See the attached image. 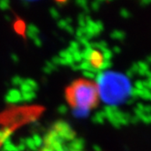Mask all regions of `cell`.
Masks as SVG:
<instances>
[{
  "label": "cell",
  "mask_w": 151,
  "mask_h": 151,
  "mask_svg": "<svg viewBox=\"0 0 151 151\" xmlns=\"http://www.w3.org/2000/svg\"><path fill=\"white\" fill-rule=\"evenodd\" d=\"M96 84L99 99L107 106L117 107V106L127 103L131 99L133 90L131 79L123 73L116 71L101 72L98 75Z\"/></svg>",
  "instance_id": "6da1fadb"
},
{
  "label": "cell",
  "mask_w": 151,
  "mask_h": 151,
  "mask_svg": "<svg viewBox=\"0 0 151 151\" xmlns=\"http://www.w3.org/2000/svg\"><path fill=\"white\" fill-rule=\"evenodd\" d=\"M65 98L71 109L81 116L88 115L99 99L96 82L85 78L71 82L65 90Z\"/></svg>",
  "instance_id": "7a4b0ae2"
},
{
  "label": "cell",
  "mask_w": 151,
  "mask_h": 151,
  "mask_svg": "<svg viewBox=\"0 0 151 151\" xmlns=\"http://www.w3.org/2000/svg\"><path fill=\"white\" fill-rule=\"evenodd\" d=\"M73 139L68 128H56L48 136L42 151H84V146L79 142L77 146H70Z\"/></svg>",
  "instance_id": "3957f363"
},
{
  "label": "cell",
  "mask_w": 151,
  "mask_h": 151,
  "mask_svg": "<svg viewBox=\"0 0 151 151\" xmlns=\"http://www.w3.org/2000/svg\"><path fill=\"white\" fill-rule=\"evenodd\" d=\"M137 64V67H138V71L137 74H138L140 76H144V75H146V72L149 70V65L147 62L139 61Z\"/></svg>",
  "instance_id": "277c9868"
},
{
  "label": "cell",
  "mask_w": 151,
  "mask_h": 151,
  "mask_svg": "<svg viewBox=\"0 0 151 151\" xmlns=\"http://www.w3.org/2000/svg\"><path fill=\"white\" fill-rule=\"evenodd\" d=\"M137 118L139 119V121H142L143 123H145L147 125L151 124V114L147 115V114L143 113L142 115H140Z\"/></svg>",
  "instance_id": "5b68a950"
},
{
  "label": "cell",
  "mask_w": 151,
  "mask_h": 151,
  "mask_svg": "<svg viewBox=\"0 0 151 151\" xmlns=\"http://www.w3.org/2000/svg\"><path fill=\"white\" fill-rule=\"evenodd\" d=\"M112 37L116 38V39H119V40H123L126 37V34L123 31H114L112 33Z\"/></svg>",
  "instance_id": "8992f818"
},
{
  "label": "cell",
  "mask_w": 151,
  "mask_h": 151,
  "mask_svg": "<svg viewBox=\"0 0 151 151\" xmlns=\"http://www.w3.org/2000/svg\"><path fill=\"white\" fill-rule=\"evenodd\" d=\"M120 15H121L124 18H128V17H131L130 12H129L128 10L126 9V8H123V9L120 10Z\"/></svg>",
  "instance_id": "52a82bcc"
},
{
  "label": "cell",
  "mask_w": 151,
  "mask_h": 151,
  "mask_svg": "<svg viewBox=\"0 0 151 151\" xmlns=\"http://www.w3.org/2000/svg\"><path fill=\"white\" fill-rule=\"evenodd\" d=\"M134 88L135 89H137V90H142V89H144L142 80H137L135 82V88Z\"/></svg>",
  "instance_id": "ba28073f"
},
{
  "label": "cell",
  "mask_w": 151,
  "mask_h": 151,
  "mask_svg": "<svg viewBox=\"0 0 151 151\" xmlns=\"http://www.w3.org/2000/svg\"><path fill=\"white\" fill-rule=\"evenodd\" d=\"M129 122H130L131 124H134V125H137L138 122H139V119L136 116H130V119H129Z\"/></svg>",
  "instance_id": "9c48e42d"
},
{
  "label": "cell",
  "mask_w": 151,
  "mask_h": 151,
  "mask_svg": "<svg viewBox=\"0 0 151 151\" xmlns=\"http://www.w3.org/2000/svg\"><path fill=\"white\" fill-rule=\"evenodd\" d=\"M151 4V0H142V1L139 2V5L141 6H149Z\"/></svg>",
  "instance_id": "30bf717a"
},
{
  "label": "cell",
  "mask_w": 151,
  "mask_h": 151,
  "mask_svg": "<svg viewBox=\"0 0 151 151\" xmlns=\"http://www.w3.org/2000/svg\"><path fill=\"white\" fill-rule=\"evenodd\" d=\"M144 113L145 114H147V115H150L151 114V106L150 105H145Z\"/></svg>",
  "instance_id": "8fae6325"
},
{
  "label": "cell",
  "mask_w": 151,
  "mask_h": 151,
  "mask_svg": "<svg viewBox=\"0 0 151 151\" xmlns=\"http://www.w3.org/2000/svg\"><path fill=\"white\" fill-rule=\"evenodd\" d=\"M136 74L131 70V69H128L127 71V74H126V76H127V77L129 78V79H131L132 78H134V76H135Z\"/></svg>",
  "instance_id": "7c38bea8"
},
{
  "label": "cell",
  "mask_w": 151,
  "mask_h": 151,
  "mask_svg": "<svg viewBox=\"0 0 151 151\" xmlns=\"http://www.w3.org/2000/svg\"><path fill=\"white\" fill-rule=\"evenodd\" d=\"M114 50H115L116 53H119V52H120V48H119V47H116L114 48Z\"/></svg>",
  "instance_id": "4fadbf2b"
},
{
  "label": "cell",
  "mask_w": 151,
  "mask_h": 151,
  "mask_svg": "<svg viewBox=\"0 0 151 151\" xmlns=\"http://www.w3.org/2000/svg\"><path fill=\"white\" fill-rule=\"evenodd\" d=\"M147 64H148V63H151V55L148 56V57L147 58Z\"/></svg>",
  "instance_id": "5bb4252c"
},
{
  "label": "cell",
  "mask_w": 151,
  "mask_h": 151,
  "mask_svg": "<svg viewBox=\"0 0 151 151\" xmlns=\"http://www.w3.org/2000/svg\"><path fill=\"white\" fill-rule=\"evenodd\" d=\"M147 82H148V85H149V88H150V90H151V78H147Z\"/></svg>",
  "instance_id": "9a60e30c"
},
{
  "label": "cell",
  "mask_w": 151,
  "mask_h": 151,
  "mask_svg": "<svg viewBox=\"0 0 151 151\" xmlns=\"http://www.w3.org/2000/svg\"><path fill=\"white\" fill-rule=\"evenodd\" d=\"M148 100L151 101V90H150V93H149V99H148Z\"/></svg>",
  "instance_id": "2e32d148"
}]
</instances>
